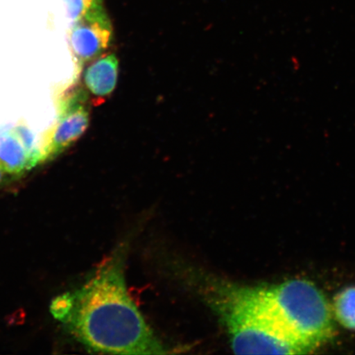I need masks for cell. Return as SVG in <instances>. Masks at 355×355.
I'll return each mask as SVG.
<instances>
[{
  "instance_id": "7c38bea8",
  "label": "cell",
  "mask_w": 355,
  "mask_h": 355,
  "mask_svg": "<svg viewBox=\"0 0 355 355\" xmlns=\"http://www.w3.org/2000/svg\"><path fill=\"white\" fill-rule=\"evenodd\" d=\"M15 179V177L8 174V173L3 170V168L0 166V188H2L3 185H6Z\"/></svg>"
},
{
  "instance_id": "5b68a950",
  "label": "cell",
  "mask_w": 355,
  "mask_h": 355,
  "mask_svg": "<svg viewBox=\"0 0 355 355\" xmlns=\"http://www.w3.org/2000/svg\"><path fill=\"white\" fill-rule=\"evenodd\" d=\"M112 25L103 1L99 0L85 15L73 24L69 32V44L74 71L71 82L80 81L84 65L95 60L112 42Z\"/></svg>"
},
{
  "instance_id": "52a82bcc",
  "label": "cell",
  "mask_w": 355,
  "mask_h": 355,
  "mask_svg": "<svg viewBox=\"0 0 355 355\" xmlns=\"http://www.w3.org/2000/svg\"><path fill=\"white\" fill-rule=\"evenodd\" d=\"M0 166L15 178L33 168L28 152L12 130L0 133Z\"/></svg>"
},
{
  "instance_id": "6da1fadb",
  "label": "cell",
  "mask_w": 355,
  "mask_h": 355,
  "mask_svg": "<svg viewBox=\"0 0 355 355\" xmlns=\"http://www.w3.org/2000/svg\"><path fill=\"white\" fill-rule=\"evenodd\" d=\"M126 252V247H119L81 288L71 293L72 308L62 323L78 343L94 352L166 354L128 291Z\"/></svg>"
},
{
  "instance_id": "7a4b0ae2",
  "label": "cell",
  "mask_w": 355,
  "mask_h": 355,
  "mask_svg": "<svg viewBox=\"0 0 355 355\" xmlns=\"http://www.w3.org/2000/svg\"><path fill=\"white\" fill-rule=\"evenodd\" d=\"M202 295L223 322L235 354H306L307 345L279 325L256 287L204 277Z\"/></svg>"
},
{
  "instance_id": "30bf717a",
  "label": "cell",
  "mask_w": 355,
  "mask_h": 355,
  "mask_svg": "<svg viewBox=\"0 0 355 355\" xmlns=\"http://www.w3.org/2000/svg\"><path fill=\"white\" fill-rule=\"evenodd\" d=\"M98 1L99 0H63L67 16L73 24L85 15Z\"/></svg>"
},
{
  "instance_id": "8992f818",
  "label": "cell",
  "mask_w": 355,
  "mask_h": 355,
  "mask_svg": "<svg viewBox=\"0 0 355 355\" xmlns=\"http://www.w3.org/2000/svg\"><path fill=\"white\" fill-rule=\"evenodd\" d=\"M119 60L114 54L97 58L83 74L84 85L88 92L97 98H105L116 87Z\"/></svg>"
},
{
  "instance_id": "277c9868",
  "label": "cell",
  "mask_w": 355,
  "mask_h": 355,
  "mask_svg": "<svg viewBox=\"0 0 355 355\" xmlns=\"http://www.w3.org/2000/svg\"><path fill=\"white\" fill-rule=\"evenodd\" d=\"M89 94L80 82H69L56 97L57 118L43 133L42 164L51 162L73 145L90 123Z\"/></svg>"
},
{
  "instance_id": "3957f363",
  "label": "cell",
  "mask_w": 355,
  "mask_h": 355,
  "mask_svg": "<svg viewBox=\"0 0 355 355\" xmlns=\"http://www.w3.org/2000/svg\"><path fill=\"white\" fill-rule=\"evenodd\" d=\"M257 288L276 320L313 352L334 336L331 306L312 282L295 279Z\"/></svg>"
},
{
  "instance_id": "9c48e42d",
  "label": "cell",
  "mask_w": 355,
  "mask_h": 355,
  "mask_svg": "<svg viewBox=\"0 0 355 355\" xmlns=\"http://www.w3.org/2000/svg\"><path fill=\"white\" fill-rule=\"evenodd\" d=\"M24 144L26 152L29 155L31 162L33 168L42 164L41 146L37 145L35 137L32 130L25 123H20L12 130Z\"/></svg>"
},
{
  "instance_id": "ba28073f",
  "label": "cell",
  "mask_w": 355,
  "mask_h": 355,
  "mask_svg": "<svg viewBox=\"0 0 355 355\" xmlns=\"http://www.w3.org/2000/svg\"><path fill=\"white\" fill-rule=\"evenodd\" d=\"M332 312L336 321L350 331H355V286L343 288L333 300Z\"/></svg>"
},
{
  "instance_id": "8fae6325",
  "label": "cell",
  "mask_w": 355,
  "mask_h": 355,
  "mask_svg": "<svg viewBox=\"0 0 355 355\" xmlns=\"http://www.w3.org/2000/svg\"><path fill=\"white\" fill-rule=\"evenodd\" d=\"M72 304L73 298L71 293H66V294L57 297L53 300L51 306L53 316L60 322H63L64 319L68 316L71 308H72Z\"/></svg>"
}]
</instances>
